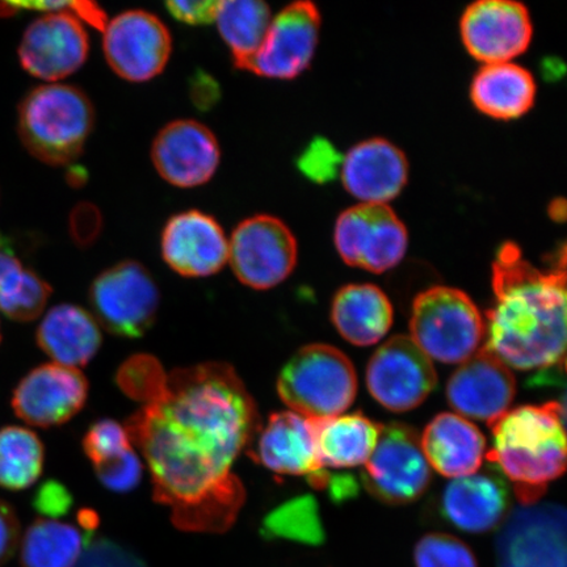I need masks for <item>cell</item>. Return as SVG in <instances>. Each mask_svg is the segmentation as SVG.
<instances>
[{
	"label": "cell",
	"mask_w": 567,
	"mask_h": 567,
	"mask_svg": "<svg viewBox=\"0 0 567 567\" xmlns=\"http://www.w3.org/2000/svg\"><path fill=\"white\" fill-rule=\"evenodd\" d=\"M116 384L138 403L124 425L174 526L207 535L233 528L247 496L236 465L261 427L237 371L207 361L167 372L153 354L137 353L118 368Z\"/></svg>",
	"instance_id": "cell-1"
},
{
	"label": "cell",
	"mask_w": 567,
	"mask_h": 567,
	"mask_svg": "<svg viewBox=\"0 0 567 567\" xmlns=\"http://www.w3.org/2000/svg\"><path fill=\"white\" fill-rule=\"evenodd\" d=\"M494 303L485 323V349L517 371L564 365L565 268L542 271L505 244L493 265Z\"/></svg>",
	"instance_id": "cell-2"
},
{
	"label": "cell",
	"mask_w": 567,
	"mask_h": 567,
	"mask_svg": "<svg viewBox=\"0 0 567 567\" xmlns=\"http://www.w3.org/2000/svg\"><path fill=\"white\" fill-rule=\"evenodd\" d=\"M488 463L513 482L520 505H534L566 470L564 406L558 402L508 410L491 424Z\"/></svg>",
	"instance_id": "cell-3"
},
{
	"label": "cell",
	"mask_w": 567,
	"mask_h": 567,
	"mask_svg": "<svg viewBox=\"0 0 567 567\" xmlns=\"http://www.w3.org/2000/svg\"><path fill=\"white\" fill-rule=\"evenodd\" d=\"M94 123L90 97L69 84L34 89L19 106L20 140L34 158L49 166L70 165L80 157Z\"/></svg>",
	"instance_id": "cell-4"
},
{
	"label": "cell",
	"mask_w": 567,
	"mask_h": 567,
	"mask_svg": "<svg viewBox=\"0 0 567 567\" xmlns=\"http://www.w3.org/2000/svg\"><path fill=\"white\" fill-rule=\"evenodd\" d=\"M278 393L293 413L310 421L328 420L352 406L358 393L357 372L336 347L305 346L282 367Z\"/></svg>",
	"instance_id": "cell-5"
},
{
	"label": "cell",
	"mask_w": 567,
	"mask_h": 567,
	"mask_svg": "<svg viewBox=\"0 0 567 567\" xmlns=\"http://www.w3.org/2000/svg\"><path fill=\"white\" fill-rule=\"evenodd\" d=\"M410 331V338L430 360L457 364L481 349L485 321L463 290L439 286L416 296Z\"/></svg>",
	"instance_id": "cell-6"
},
{
	"label": "cell",
	"mask_w": 567,
	"mask_h": 567,
	"mask_svg": "<svg viewBox=\"0 0 567 567\" xmlns=\"http://www.w3.org/2000/svg\"><path fill=\"white\" fill-rule=\"evenodd\" d=\"M92 317L112 336L136 339L157 319L161 293L151 272L138 261L106 268L91 284Z\"/></svg>",
	"instance_id": "cell-7"
},
{
	"label": "cell",
	"mask_w": 567,
	"mask_h": 567,
	"mask_svg": "<svg viewBox=\"0 0 567 567\" xmlns=\"http://www.w3.org/2000/svg\"><path fill=\"white\" fill-rule=\"evenodd\" d=\"M361 478L367 491L388 505H409L420 499L432 478L421 436L406 424L381 425Z\"/></svg>",
	"instance_id": "cell-8"
},
{
	"label": "cell",
	"mask_w": 567,
	"mask_h": 567,
	"mask_svg": "<svg viewBox=\"0 0 567 567\" xmlns=\"http://www.w3.org/2000/svg\"><path fill=\"white\" fill-rule=\"evenodd\" d=\"M334 244L346 265L382 274L405 258L409 233L389 205L358 204L338 217Z\"/></svg>",
	"instance_id": "cell-9"
},
{
	"label": "cell",
	"mask_w": 567,
	"mask_h": 567,
	"mask_svg": "<svg viewBox=\"0 0 567 567\" xmlns=\"http://www.w3.org/2000/svg\"><path fill=\"white\" fill-rule=\"evenodd\" d=\"M299 246L292 230L278 217L245 219L229 240V261L246 287L267 290L286 281L297 265Z\"/></svg>",
	"instance_id": "cell-10"
},
{
	"label": "cell",
	"mask_w": 567,
	"mask_h": 567,
	"mask_svg": "<svg viewBox=\"0 0 567 567\" xmlns=\"http://www.w3.org/2000/svg\"><path fill=\"white\" fill-rule=\"evenodd\" d=\"M495 542L498 567H566V512L556 503L508 512Z\"/></svg>",
	"instance_id": "cell-11"
},
{
	"label": "cell",
	"mask_w": 567,
	"mask_h": 567,
	"mask_svg": "<svg viewBox=\"0 0 567 567\" xmlns=\"http://www.w3.org/2000/svg\"><path fill=\"white\" fill-rule=\"evenodd\" d=\"M436 382L432 360L406 336L386 340L367 368L368 390L381 406L393 413L421 406L434 392Z\"/></svg>",
	"instance_id": "cell-12"
},
{
	"label": "cell",
	"mask_w": 567,
	"mask_h": 567,
	"mask_svg": "<svg viewBox=\"0 0 567 567\" xmlns=\"http://www.w3.org/2000/svg\"><path fill=\"white\" fill-rule=\"evenodd\" d=\"M103 51L113 73L127 82L144 83L167 66L173 39L153 13L125 11L104 27Z\"/></svg>",
	"instance_id": "cell-13"
},
{
	"label": "cell",
	"mask_w": 567,
	"mask_h": 567,
	"mask_svg": "<svg viewBox=\"0 0 567 567\" xmlns=\"http://www.w3.org/2000/svg\"><path fill=\"white\" fill-rule=\"evenodd\" d=\"M463 44L482 65L514 62L526 53L534 38V24L526 6L513 0H480L460 21Z\"/></svg>",
	"instance_id": "cell-14"
},
{
	"label": "cell",
	"mask_w": 567,
	"mask_h": 567,
	"mask_svg": "<svg viewBox=\"0 0 567 567\" xmlns=\"http://www.w3.org/2000/svg\"><path fill=\"white\" fill-rule=\"evenodd\" d=\"M321 25V13L315 3L287 6L272 18L264 44L247 71L268 80H295L313 62Z\"/></svg>",
	"instance_id": "cell-15"
},
{
	"label": "cell",
	"mask_w": 567,
	"mask_h": 567,
	"mask_svg": "<svg viewBox=\"0 0 567 567\" xmlns=\"http://www.w3.org/2000/svg\"><path fill=\"white\" fill-rule=\"evenodd\" d=\"M89 33L71 11L51 12L27 28L19 47L21 66L41 81L56 82L87 61Z\"/></svg>",
	"instance_id": "cell-16"
},
{
	"label": "cell",
	"mask_w": 567,
	"mask_h": 567,
	"mask_svg": "<svg viewBox=\"0 0 567 567\" xmlns=\"http://www.w3.org/2000/svg\"><path fill=\"white\" fill-rule=\"evenodd\" d=\"M89 381L81 370L55 363L34 368L12 394V409L34 427H55L74 417L86 405Z\"/></svg>",
	"instance_id": "cell-17"
},
{
	"label": "cell",
	"mask_w": 567,
	"mask_h": 567,
	"mask_svg": "<svg viewBox=\"0 0 567 567\" xmlns=\"http://www.w3.org/2000/svg\"><path fill=\"white\" fill-rule=\"evenodd\" d=\"M247 453L281 476L307 477L316 488L330 484L328 472L319 464L313 424L293 411L269 416Z\"/></svg>",
	"instance_id": "cell-18"
},
{
	"label": "cell",
	"mask_w": 567,
	"mask_h": 567,
	"mask_svg": "<svg viewBox=\"0 0 567 567\" xmlns=\"http://www.w3.org/2000/svg\"><path fill=\"white\" fill-rule=\"evenodd\" d=\"M155 169L177 188H195L215 176L221 151L209 130L195 120H176L155 137L152 146Z\"/></svg>",
	"instance_id": "cell-19"
},
{
	"label": "cell",
	"mask_w": 567,
	"mask_h": 567,
	"mask_svg": "<svg viewBox=\"0 0 567 567\" xmlns=\"http://www.w3.org/2000/svg\"><path fill=\"white\" fill-rule=\"evenodd\" d=\"M516 381L509 368L485 347L461 363L446 385V399L465 420H499L512 408Z\"/></svg>",
	"instance_id": "cell-20"
},
{
	"label": "cell",
	"mask_w": 567,
	"mask_h": 567,
	"mask_svg": "<svg viewBox=\"0 0 567 567\" xmlns=\"http://www.w3.org/2000/svg\"><path fill=\"white\" fill-rule=\"evenodd\" d=\"M162 258L177 275L208 278L229 261V239L215 217L202 210L177 213L161 236Z\"/></svg>",
	"instance_id": "cell-21"
},
{
	"label": "cell",
	"mask_w": 567,
	"mask_h": 567,
	"mask_svg": "<svg viewBox=\"0 0 567 567\" xmlns=\"http://www.w3.org/2000/svg\"><path fill=\"white\" fill-rule=\"evenodd\" d=\"M340 179L359 204L389 205L409 181L405 153L385 138L360 142L343 155Z\"/></svg>",
	"instance_id": "cell-22"
},
{
	"label": "cell",
	"mask_w": 567,
	"mask_h": 567,
	"mask_svg": "<svg viewBox=\"0 0 567 567\" xmlns=\"http://www.w3.org/2000/svg\"><path fill=\"white\" fill-rule=\"evenodd\" d=\"M509 507L506 478L494 465L452 480L444 488L443 514L467 534H486L501 526Z\"/></svg>",
	"instance_id": "cell-23"
},
{
	"label": "cell",
	"mask_w": 567,
	"mask_h": 567,
	"mask_svg": "<svg viewBox=\"0 0 567 567\" xmlns=\"http://www.w3.org/2000/svg\"><path fill=\"white\" fill-rule=\"evenodd\" d=\"M421 445L431 470L451 480L471 476L486 458V439L471 421L443 413L424 429Z\"/></svg>",
	"instance_id": "cell-24"
},
{
	"label": "cell",
	"mask_w": 567,
	"mask_h": 567,
	"mask_svg": "<svg viewBox=\"0 0 567 567\" xmlns=\"http://www.w3.org/2000/svg\"><path fill=\"white\" fill-rule=\"evenodd\" d=\"M35 338L53 363L75 370L96 357L103 340L101 326L90 311L70 303L49 310Z\"/></svg>",
	"instance_id": "cell-25"
},
{
	"label": "cell",
	"mask_w": 567,
	"mask_h": 567,
	"mask_svg": "<svg viewBox=\"0 0 567 567\" xmlns=\"http://www.w3.org/2000/svg\"><path fill=\"white\" fill-rule=\"evenodd\" d=\"M537 86L534 75L515 62L482 65L473 78L471 97L484 115L512 122L535 105Z\"/></svg>",
	"instance_id": "cell-26"
},
{
	"label": "cell",
	"mask_w": 567,
	"mask_h": 567,
	"mask_svg": "<svg viewBox=\"0 0 567 567\" xmlns=\"http://www.w3.org/2000/svg\"><path fill=\"white\" fill-rule=\"evenodd\" d=\"M393 305L373 284H350L334 297L331 319L339 334L353 346L379 343L392 328Z\"/></svg>",
	"instance_id": "cell-27"
},
{
	"label": "cell",
	"mask_w": 567,
	"mask_h": 567,
	"mask_svg": "<svg viewBox=\"0 0 567 567\" xmlns=\"http://www.w3.org/2000/svg\"><path fill=\"white\" fill-rule=\"evenodd\" d=\"M311 424L323 471L364 466L378 443L381 427L361 413L311 421Z\"/></svg>",
	"instance_id": "cell-28"
},
{
	"label": "cell",
	"mask_w": 567,
	"mask_h": 567,
	"mask_svg": "<svg viewBox=\"0 0 567 567\" xmlns=\"http://www.w3.org/2000/svg\"><path fill=\"white\" fill-rule=\"evenodd\" d=\"M92 532L56 519H39L20 538L21 567H75Z\"/></svg>",
	"instance_id": "cell-29"
},
{
	"label": "cell",
	"mask_w": 567,
	"mask_h": 567,
	"mask_svg": "<svg viewBox=\"0 0 567 567\" xmlns=\"http://www.w3.org/2000/svg\"><path fill=\"white\" fill-rule=\"evenodd\" d=\"M271 10L258 0H230L218 2L215 23L226 45L229 47L234 66L247 71L264 44Z\"/></svg>",
	"instance_id": "cell-30"
},
{
	"label": "cell",
	"mask_w": 567,
	"mask_h": 567,
	"mask_svg": "<svg viewBox=\"0 0 567 567\" xmlns=\"http://www.w3.org/2000/svg\"><path fill=\"white\" fill-rule=\"evenodd\" d=\"M45 451L34 432L18 425L0 430V486L24 491L39 481Z\"/></svg>",
	"instance_id": "cell-31"
},
{
	"label": "cell",
	"mask_w": 567,
	"mask_h": 567,
	"mask_svg": "<svg viewBox=\"0 0 567 567\" xmlns=\"http://www.w3.org/2000/svg\"><path fill=\"white\" fill-rule=\"evenodd\" d=\"M52 288L38 274L21 267L0 281V310L18 322H31L42 315Z\"/></svg>",
	"instance_id": "cell-32"
},
{
	"label": "cell",
	"mask_w": 567,
	"mask_h": 567,
	"mask_svg": "<svg viewBox=\"0 0 567 567\" xmlns=\"http://www.w3.org/2000/svg\"><path fill=\"white\" fill-rule=\"evenodd\" d=\"M414 563L416 567H478L471 548L460 538L445 534L422 537L415 545Z\"/></svg>",
	"instance_id": "cell-33"
},
{
	"label": "cell",
	"mask_w": 567,
	"mask_h": 567,
	"mask_svg": "<svg viewBox=\"0 0 567 567\" xmlns=\"http://www.w3.org/2000/svg\"><path fill=\"white\" fill-rule=\"evenodd\" d=\"M316 515L313 503L305 498L297 499L269 515L265 522V529L274 536L315 542L317 537H321Z\"/></svg>",
	"instance_id": "cell-34"
},
{
	"label": "cell",
	"mask_w": 567,
	"mask_h": 567,
	"mask_svg": "<svg viewBox=\"0 0 567 567\" xmlns=\"http://www.w3.org/2000/svg\"><path fill=\"white\" fill-rule=\"evenodd\" d=\"M134 449L124 424L112 420L97 421L83 437V450L97 466L115 460Z\"/></svg>",
	"instance_id": "cell-35"
},
{
	"label": "cell",
	"mask_w": 567,
	"mask_h": 567,
	"mask_svg": "<svg viewBox=\"0 0 567 567\" xmlns=\"http://www.w3.org/2000/svg\"><path fill=\"white\" fill-rule=\"evenodd\" d=\"M343 155L329 140L317 137L303 148L297 166L309 181L323 184L340 175Z\"/></svg>",
	"instance_id": "cell-36"
},
{
	"label": "cell",
	"mask_w": 567,
	"mask_h": 567,
	"mask_svg": "<svg viewBox=\"0 0 567 567\" xmlns=\"http://www.w3.org/2000/svg\"><path fill=\"white\" fill-rule=\"evenodd\" d=\"M96 477L110 492L125 494L134 491L144 476V464L136 450L132 449L124 455L94 466Z\"/></svg>",
	"instance_id": "cell-37"
},
{
	"label": "cell",
	"mask_w": 567,
	"mask_h": 567,
	"mask_svg": "<svg viewBox=\"0 0 567 567\" xmlns=\"http://www.w3.org/2000/svg\"><path fill=\"white\" fill-rule=\"evenodd\" d=\"M75 567H145V565L120 545L105 538H96V540L92 538Z\"/></svg>",
	"instance_id": "cell-38"
},
{
	"label": "cell",
	"mask_w": 567,
	"mask_h": 567,
	"mask_svg": "<svg viewBox=\"0 0 567 567\" xmlns=\"http://www.w3.org/2000/svg\"><path fill=\"white\" fill-rule=\"evenodd\" d=\"M33 506L41 515L48 516V519H56L69 513L73 506V496L60 482L48 481L35 493Z\"/></svg>",
	"instance_id": "cell-39"
},
{
	"label": "cell",
	"mask_w": 567,
	"mask_h": 567,
	"mask_svg": "<svg viewBox=\"0 0 567 567\" xmlns=\"http://www.w3.org/2000/svg\"><path fill=\"white\" fill-rule=\"evenodd\" d=\"M167 10L172 17L187 25H208L215 23L218 2L215 0H189V2H168Z\"/></svg>",
	"instance_id": "cell-40"
},
{
	"label": "cell",
	"mask_w": 567,
	"mask_h": 567,
	"mask_svg": "<svg viewBox=\"0 0 567 567\" xmlns=\"http://www.w3.org/2000/svg\"><path fill=\"white\" fill-rule=\"evenodd\" d=\"M20 523L9 502L0 499V567L16 555L20 544Z\"/></svg>",
	"instance_id": "cell-41"
},
{
	"label": "cell",
	"mask_w": 567,
	"mask_h": 567,
	"mask_svg": "<svg viewBox=\"0 0 567 567\" xmlns=\"http://www.w3.org/2000/svg\"><path fill=\"white\" fill-rule=\"evenodd\" d=\"M102 218L95 207L90 204H82L71 216V234L76 244L87 246L94 243L101 231Z\"/></svg>",
	"instance_id": "cell-42"
},
{
	"label": "cell",
	"mask_w": 567,
	"mask_h": 567,
	"mask_svg": "<svg viewBox=\"0 0 567 567\" xmlns=\"http://www.w3.org/2000/svg\"><path fill=\"white\" fill-rule=\"evenodd\" d=\"M21 267L23 265L13 252L10 240L0 233V281Z\"/></svg>",
	"instance_id": "cell-43"
},
{
	"label": "cell",
	"mask_w": 567,
	"mask_h": 567,
	"mask_svg": "<svg viewBox=\"0 0 567 567\" xmlns=\"http://www.w3.org/2000/svg\"><path fill=\"white\" fill-rule=\"evenodd\" d=\"M20 11L16 2H2L0 3V18L12 17L13 13Z\"/></svg>",
	"instance_id": "cell-44"
}]
</instances>
